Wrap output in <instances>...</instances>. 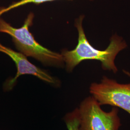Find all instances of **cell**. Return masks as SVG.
I'll return each instance as SVG.
<instances>
[{
  "label": "cell",
  "mask_w": 130,
  "mask_h": 130,
  "mask_svg": "<svg viewBox=\"0 0 130 130\" xmlns=\"http://www.w3.org/2000/svg\"><path fill=\"white\" fill-rule=\"evenodd\" d=\"M84 15L76 19L75 26L78 31V42L74 50H64L62 52L66 70L71 72L83 61L95 60L101 63L103 70L112 71L116 73L118 69L115 64L117 55L125 49L127 45L122 38L115 34L112 36L108 46L105 50H99L94 48L89 43L85 34L83 27Z\"/></svg>",
  "instance_id": "obj_1"
},
{
  "label": "cell",
  "mask_w": 130,
  "mask_h": 130,
  "mask_svg": "<svg viewBox=\"0 0 130 130\" xmlns=\"http://www.w3.org/2000/svg\"><path fill=\"white\" fill-rule=\"evenodd\" d=\"M34 14L30 13L22 27L15 28L0 19V32L10 35L17 49L26 56H30L44 65L61 67L64 60L61 54L42 46L36 41L29 30L32 25Z\"/></svg>",
  "instance_id": "obj_2"
},
{
  "label": "cell",
  "mask_w": 130,
  "mask_h": 130,
  "mask_svg": "<svg viewBox=\"0 0 130 130\" xmlns=\"http://www.w3.org/2000/svg\"><path fill=\"white\" fill-rule=\"evenodd\" d=\"M101 107L92 95L84 99L78 107L79 130H120L121 123L118 108L113 107L106 112Z\"/></svg>",
  "instance_id": "obj_3"
},
{
  "label": "cell",
  "mask_w": 130,
  "mask_h": 130,
  "mask_svg": "<svg viewBox=\"0 0 130 130\" xmlns=\"http://www.w3.org/2000/svg\"><path fill=\"white\" fill-rule=\"evenodd\" d=\"M89 91L101 106L110 105L121 108L130 115V83L120 84L103 76L100 83L91 84Z\"/></svg>",
  "instance_id": "obj_4"
},
{
  "label": "cell",
  "mask_w": 130,
  "mask_h": 130,
  "mask_svg": "<svg viewBox=\"0 0 130 130\" xmlns=\"http://www.w3.org/2000/svg\"><path fill=\"white\" fill-rule=\"evenodd\" d=\"M0 52L5 53L14 61L17 69L15 76L12 79H8L4 84V88L6 91L14 88L19 77L23 75H31L42 81L56 87H59L60 81L56 77L52 76L47 72L38 68L30 63L21 53L14 51L11 48L3 45L0 43Z\"/></svg>",
  "instance_id": "obj_5"
},
{
  "label": "cell",
  "mask_w": 130,
  "mask_h": 130,
  "mask_svg": "<svg viewBox=\"0 0 130 130\" xmlns=\"http://www.w3.org/2000/svg\"><path fill=\"white\" fill-rule=\"evenodd\" d=\"M63 120L68 130H79V118L78 107L66 114Z\"/></svg>",
  "instance_id": "obj_6"
},
{
  "label": "cell",
  "mask_w": 130,
  "mask_h": 130,
  "mask_svg": "<svg viewBox=\"0 0 130 130\" xmlns=\"http://www.w3.org/2000/svg\"><path fill=\"white\" fill-rule=\"evenodd\" d=\"M55 1L56 0H20L18 2L13 3L7 7H0V17L2 15V14H4L8 11L19 7L21 6H23L24 5H27L28 4H34L38 5L44 3L50 2Z\"/></svg>",
  "instance_id": "obj_7"
},
{
  "label": "cell",
  "mask_w": 130,
  "mask_h": 130,
  "mask_svg": "<svg viewBox=\"0 0 130 130\" xmlns=\"http://www.w3.org/2000/svg\"><path fill=\"white\" fill-rule=\"evenodd\" d=\"M123 73H124L127 76H128L129 77H130V72H129V71H126L125 70H123Z\"/></svg>",
  "instance_id": "obj_8"
}]
</instances>
